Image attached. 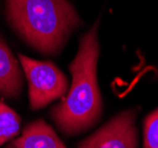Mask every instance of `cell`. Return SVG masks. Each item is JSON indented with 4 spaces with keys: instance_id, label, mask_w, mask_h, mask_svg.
<instances>
[{
    "instance_id": "3957f363",
    "label": "cell",
    "mask_w": 158,
    "mask_h": 148,
    "mask_svg": "<svg viewBox=\"0 0 158 148\" xmlns=\"http://www.w3.org/2000/svg\"><path fill=\"white\" fill-rule=\"evenodd\" d=\"M20 65L28 83L30 108L38 110L51 102L64 98L69 91L66 75L51 61H37L18 54Z\"/></svg>"
},
{
    "instance_id": "ba28073f",
    "label": "cell",
    "mask_w": 158,
    "mask_h": 148,
    "mask_svg": "<svg viewBox=\"0 0 158 148\" xmlns=\"http://www.w3.org/2000/svg\"><path fill=\"white\" fill-rule=\"evenodd\" d=\"M144 148H158V108L144 119Z\"/></svg>"
},
{
    "instance_id": "9c48e42d",
    "label": "cell",
    "mask_w": 158,
    "mask_h": 148,
    "mask_svg": "<svg viewBox=\"0 0 158 148\" xmlns=\"http://www.w3.org/2000/svg\"><path fill=\"white\" fill-rule=\"evenodd\" d=\"M6 148H15V147H14V146H12V145H11V146H8V147H6Z\"/></svg>"
},
{
    "instance_id": "6da1fadb",
    "label": "cell",
    "mask_w": 158,
    "mask_h": 148,
    "mask_svg": "<svg viewBox=\"0 0 158 148\" xmlns=\"http://www.w3.org/2000/svg\"><path fill=\"white\" fill-rule=\"evenodd\" d=\"M97 19L81 36L78 51L69 65L72 82L63 101L50 110V116L63 134L73 136L92 128L103 114V98L97 78L99 59Z\"/></svg>"
},
{
    "instance_id": "8992f818",
    "label": "cell",
    "mask_w": 158,
    "mask_h": 148,
    "mask_svg": "<svg viewBox=\"0 0 158 148\" xmlns=\"http://www.w3.org/2000/svg\"><path fill=\"white\" fill-rule=\"evenodd\" d=\"M15 148H66L56 132L44 120H35L24 128L20 137L12 141Z\"/></svg>"
},
{
    "instance_id": "52a82bcc",
    "label": "cell",
    "mask_w": 158,
    "mask_h": 148,
    "mask_svg": "<svg viewBox=\"0 0 158 148\" xmlns=\"http://www.w3.org/2000/svg\"><path fill=\"white\" fill-rule=\"evenodd\" d=\"M20 121V116L15 110L0 101V147L18 135Z\"/></svg>"
},
{
    "instance_id": "277c9868",
    "label": "cell",
    "mask_w": 158,
    "mask_h": 148,
    "mask_svg": "<svg viewBox=\"0 0 158 148\" xmlns=\"http://www.w3.org/2000/svg\"><path fill=\"white\" fill-rule=\"evenodd\" d=\"M137 111L124 110L79 143L78 148H137Z\"/></svg>"
},
{
    "instance_id": "5b68a950",
    "label": "cell",
    "mask_w": 158,
    "mask_h": 148,
    "mask_svg": "<svg viewBox=\"0 0 158 148\" xmlns=\"http://www.w3.org/2000/svg\"><path fill=\"white\" fill-rule=\"evenodd\" d=\"M23 84L19 62L0 34V97L7 100L18 98L23 90Z\"/></svg>"
},
{
    "instance_id": "7a4b0ae2",
    "label": "cell",
    "mask_w": 158,
    "mask_h": 148,
    "mask_svg": "<svg viewBox=\"0 0 158 148\" xmlns=\"http://www.w3.org/2000/svg\"><path fill=\"white\" fill-rule=\"evenodd\" d=\"M12 30L44 56H57L71 34L83 25L69 0H5Z\"/></svg>"
}]
</instances>
